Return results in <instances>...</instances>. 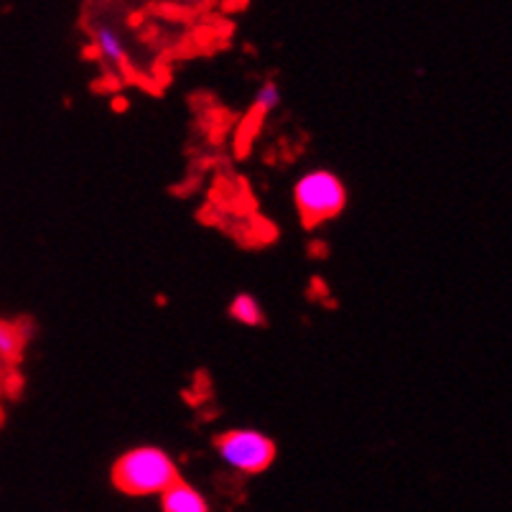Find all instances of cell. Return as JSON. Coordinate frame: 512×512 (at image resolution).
I'll return each instance as SVG.
<instances>
[{
  "label": "cell",
  "instance_id": "ba28073f",
  "mask_svg": "<svg viewBox=\"0 0 512 512\" xmlns=\"http://www.w3.org/2000/svg\"><path fill=\"white\" fill-rule=\"evenodd\" d=\"M18 352H21V334L8 324H0V357L16 360Z\"/></svg>",
  "mask_w": 512,
  "mask_h": 512
},
{
  "label": "cell",
  "instance_id": "277c9868",
  "mask_svg": "<svg viewBox=\"0 0 512 512\" xmlns=\"http://www.w3.org/2000/svg\"><path fill=\"white\" fill-rule=\"evenodd\" d=\"M161 507L166 512H207L209 505L197 490H194L192 484L181 482H171L164 492H161Z\"/></svg>",
  "mask_w": 512,
  "mask_h": 512
},
{
  "label": "cell",
  "instance_id": "7a4b0ae2",
  "mask_svg": "<svg viewBox=\"0 0 512 512\" xmlns=\"http://www.w3.org/2000/svg\"><path fill=\"white\" fill-rule=\"evenodd\" d=\"M293 199H296V207L301 212V220L311 227L342 214L344 204H347V189H344L339 176L319 169L301 176L296 189H293Z\"/></svg>",
  "mask_w": 512,
  "mask_h": 512
},
{
  "label": "cell",
  "instance_id": "8992f818",
  "mask_svg": "<svg viewBox=\"0 0 512 512\" xmlns=\"http://www.w3.org/2000/svg\"><path fill=\"white\" fill-rule=\"evenodd\" d=\"M230 316L237 324H245V327H258V324H263V309H260L258 299L250 296V293H240V296L232 301Z\"/></svg>",
  "mask_w": 512,
  "mask_h": 512
},
{
  "label": "cell",
  "instance_id": "6da1fadb",
  "mask_svg": "<svg viewBox=\"0 0 512 512\" xmlns=\"http://www.w3.org/2000/svg\"><path fill=\"white\" fill-rule=\"evenodd\" d=\"M179 479L174 459L156 446H141L118 459L113 467V484L130 497L161 495Z\"/></svg>",
  "mask_w": 512,
  "mask_h": 512
},
{
  "label": "cell",
  "instance_id": "52a82bcc",
  "mask_svg": "<svg viewBox=\"0 0 512 512\" xmlns=\"http://www.w3.org/2000/svg\"><path fill=\"white\" fill-rule=\"evenodd\" d=\"M278 105H281V90H278V85L271 79V82L260 85L258 95H255V102H253V113L268 115V113H273Z\"/></svg>",
  "mask_w": 512,
  "mask_h": 512
},
{
  "label": "cell",
  "instance_id": "5b68a950",
  "mask_svg": "<svg viewBox=\"0 0 512 512\" xmlns=\"http://www.w3.org/2000/svg\"><path fill=\"white\" fill-rule=\"evenodd\" d=\"M95 51L113 67H125V62H128V49H125L123 39L110 26H97Z\"/></svg>",
  "mask_w": 512,
  "mask_h": 512
},
{
  "label": "cell",
  "instance_id": "3957f363",
  "mask_svg": "<svg viewBox=\"0 0 512 512\" xmlns=\"http://www.w3.org/2000/svg\"><path fill=\"white\" fill-rule=\"evenodd\" d=\"M217 454L235 472L260 474L276 459V444L260 431L237 428V431H227L217 439Z\"/></svg>",
  "mask_w": 512,
  "mask_h": 512
}]
</instances>
